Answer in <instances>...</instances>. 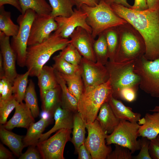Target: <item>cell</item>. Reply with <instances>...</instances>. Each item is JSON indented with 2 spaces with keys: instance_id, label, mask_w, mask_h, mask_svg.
Listing matches in <instances>:
<instances>
[{
  "instance_id": "cell-27",
  "label": "cell",
  "mask_w": 159,
  "mask_h": 159,
  "mask_svg": "<svg viewBox=\"0 0 159 159\" xmlns=\"http://www.w3.org/2000/svg\"><path fill=\"white\" fill-rule=\"evenodd\" d=\"M86 124L77 112L74 116L72 136L71 141L77 153L80 147L85 143Z\"/></svg>"
},
{
  "instance_id": "cell-42",
  "label": "cell",
  "mask_w": 159,
  "mask_h": 159,
  "mask_svg": "<svg viewBox=\"0 0 159 159\" xmlns=\"http://www.w3.org/2000/svg\"><path fill=\"white\" fill-rule=\"evenodd\" d=\"M37 146H29L27 150L22 153L19 157V159H42L41 154Z\"/></svg>"
},
{
  "instance_id": "cell-47",
  "label": "cell",
  "mask_w": 159,
  "mask_h": 159,
  "mask_svg": "<svg viewBox=\"0 0 159 159\" xmlns=\"http://www.w3.org/2000/svg\"><path fill=\"white\" fill-rule=\"evenodd\" d=\"M132 9L139 11L148 9L147 0H134L133 5L130 8Z\"/></svg>"
},
{
  "instance_id": "cell-6",
  "label": "cell",
  "mask_w": 159,
  "mask_h": 159,
  "mask_svg": "<svg viewBox=\"0 0 159 159\" xmlns=\"http://www.w3.org/2000/svg\"><path fill=\"white\" fill-rule=\"evenodd\" d=\"M135 60L122 62L108 61L105 65L109 75V80L112 90V96L117 99L120 91L128 87L137 88L140 79L134 72Z\"/></svg>"
},
{
  "instance_id": "cell-50",
  "label": "cell",
  "mask_w": 159,
  "mask_h": 159,
  "mask_svg": "<svg viewBox=\"0 0 159 159\" xmlns=\"http://www.w3.org/2000/svg\"><path fill=\"white\" fill-rule=\"evenodd\" d=\"M100 1L104 2L110 5L113 4H116L129 8H130L131 6L127 2V0H100Z\"/></svg>"
},
{
  "instance_id": "cell-13",
  "label": "cell",
  "mask_w": 159,
  "mask_h": 159,
  "mask_svg": "<svg viewBox=\"0 0 159 159\" xmlns=\"http://www.w3.org/2000/svg\"><path fill=\"white\" fill-rule=\"evenodd\" d=\"M54 18L50 15L36 14L33 21L28 42V46L42 42L50 37L57 28Z\"/></svg>"
},
{
  "instance_id": "cell-44",
  "label": "cell",
  "mask_w": 159,
  "mask_h": 159,
  "mask_svg": "<svg viewBox=\"0 0 159 159\" xmlns=\"http://www.w3.org/2000/svg\"><path fill=\"white\" fill-rule=\"evenodd\" d=\"M149 152L152 159H159V138L158 136L150 140Z\"/></svg>"
},
{
  "instance_id": "cell-7",
  "label": "cell",
  "mask_w": 159,
  "mask_h": 159,
  "mask_svg": "<svg viewBox=\"0 0 159 159\" xmlns=\"http://www.w3.org/2000/svg\"><path fill=\"white\" fill-rule=\"evenodd\" d=\"M134 71L140 78V88L152 97H159V59L149 60L143 56L135 60Z\"/></svg>"
},
{
  "instance_id": "cell-49",
  "label": "cell",
  "mask_w": 159,
  "mask_h": 159,
  "mask_svg": "<svg viewBox=\"0 0 159 159\" xmlns=\"http://www.w3.org/2000/svg\"><path fill=\"white\" fill-rule=\"evenodd\" d=\"M7 4L13 6L21 13V9L19 0H0V6Z\"/></svg>"
},
{
  "instance_id": "cell-29",
  "label": "cell",
  "mask_w": 159,
  "mask_h": 159,
  "mask_svg": "<svg viewBox=\"0 0 159 159\" xmlns=\"http://www.w3.org/2000/svg\"><path fill=\"white\" fill-rule=\"evenodd\" d=\"M21 9V14H24L29 9L38 15H50L52 7L46 0H19Z\"/></svg>"
},
{
  "instance_id": "cell-45",
  "label": "cell",
  "mask_w": 159,
  "mask_h": 159,
  "mask_svg": "<svg viewBox=\"0 0 159 159\" xmlns=\"http://www.w3.org/2000/svg\"><path fill=\"white\" fill-rule=\"evenodd\" d=\"M76 8L80 9L83 5L93 7L97 6L99 3L100 0H74Z\"/></svg>"
},
{
  "instance_id": "cell-18",
  "label": "cell",
  "mask_w": 159,
  "mask_h": 159,
  "mask_svg": "<svg viewBox=\"0 0 159 159\" xmlns=\"http://www.w3.org/2000/svg\"><path fill=\"white\" fill-rule=\"evenodd\" d=\"M73 113L62 108L61 105L58 106L53 114L55 120L54 126L49 131L41 135L38 142L48 139L52 133L60 129H72L74 116Z\"/></svg>"
},
{
  "instance_id": "cell-37",
  "label": "cell",
  "mask_w": 159,
  "mask_h": 159,
  "mask_svg": "<svg viewBox=\"0 0 159 159\" xmlns=\"http://www.w3.org/2000/svg\"><path fill=\"white\" fill-rule=\"evenodd\" d=\"M61 51L59 55L62 58L72 64L79 66L82 57L72 44L69 43Z\"/></svg>"
},
{
  "instance_id": "cell-33",
  "label": "cell",
  "mask_w": 159,
  "mask_h": 159,
  "mask_svg": "<svg viewBox=\"0 0 159 159\" xmlns=\"http://www.w3.org/2000/svg\"><path fill=\"white\" fill-rule=\"evenodd\" d=\"M98 36L94 44L96 62L105 65L108 62L109 58L108 47L104 32Z\"/></svg>"
},
{
  "instance_id": "cell-1",
  "label": "cell",
  "mask_w": 159,
  "mask_h": 159,
  "mask_svg": "<svg viewBox=\"0 0 159 159\" xmlns=\"http://www.w3.org/2000/svg\"><path fill=\"white\" fill-rule=\"evenodd\" d=\"M110 6L142 35L146 46L145 57L149 60L159 59V8L139 11L116 4Z\"/></svg>"
},
{
  "instance_id": "cell-25",
  "label": "cell",
  "mask_w": 159,
  "mask_h": 159,
  "mask_svg": "<svg viewBox=\"0 0 159 159\" xmlns=\"http://www.w3.org/2000/svg\"><path fill=\"white\" fill-rule=\"evenodd\" d=\"M61 90L59 85L48 90L42 100L43 111L52 116L56 108L61 105Z\"/></svg>"
},
{
  "instance_id": "cell-15",
  "label": "cell",
  "mask_w": 159,
  "mask_h": 159,
  "mask_svg": "<svg viewBox=\"0 0 159 159\" xmlns=\"http://www.w3.org/2000/svg\"><path fill=\"white\" fill-rule=\"evenodd\" d=\"M69 37L70 43L76 48L82 57L96 62L94 49L95 40L91 33L81 27H78Z\"/></svg>"
},
{
  "instance_id": "cell-14",
  "label": "cell",
  "mask_w": 159,
  "mask_h": 159,
  "mask_svg": "<svg viewBox=\"0 0 159 159\" xmlns=\"http://www.w3.org/2000/svg\"><path fill=\"white\" fill-rule=\"evenodd\" d=\"M87 14L81 9H74L73 14L68 17L59 16L54 18L58 27L56 31L63 38H67L78 27L92 33L91 27L87 22Z\"/></svg>"
},
{
  "instance_id": "cell-16",
  "label": "cell",
  "mask_w": 159,
  "mask_h": 159,
  "mask_svg": "<svg viewBox=\"0 0 159 159\" xmlns=\"http://www.w3.org/2000/svg\"><path fill=\"white\" fill-rule=\"evenodd\" d=\"M0 48L3 60L5 76L12 83L17 75L16 58L10 44L9 37L0 31Z\"/></svg>"
},
{
  "instance_id": "cell-21",
  "label": "cell",
  "mask_w": 159,
  "mask_h": 159,
  "mask_svg": "<svg viewBox=\"0 0 159 159\" xmlns=\"http://www.w3.org/2000/svg\"><path fill=\"white\" fill-rule=\"evenodd\" d=\"M37 77L42 100L47 92L58 87L59 85L52 66L44 65Z\"/></svg>"
},
{
  "instance_id": "cell-22",
  "label": "cell",
  "mask_w": 159,
  "mask_h": 159,
  "mask_svg": "<svg viewBox=\"0 0 159 159\" xmlns=\"http://www.w3.org/2000/svg\"><path fill=\"white\" fill-rule=\"evenodd\" d=\"M107 102L115 115L120 120L137 123L141 119L140 113L134 112L132 108L126 106L121 101L115 98L112 96Z\"/></svg>"
},
{
  "instance_id": "cell-38",
  "label": "cell",
  "mask_w": 159,
  "mask_h": 159,
  "mask_svg": "<svg viewBox=\"0 0 159 159\" xmlns=\"http://www.w3.org/2000/svg\"><path fill=\"white\" fill-rule=\"evenodd\" d=\"M19 103L13 95L7 99L0 101V123L5 124L9 114Z\"/></svg>"
},
{
  "instance_id": "cell-43",
  "label": "cell",
  "mask_w": 159,
  "mask_h": 159,
  "mask_svg": "<svg viewBox=\"0 0 159 159\" xmlns=\"http://www.w3.org/2000/svg\"><path fill=\"white\" fill-rule=\"evenodd\" d=\"M0 79L3 80L4 84L3 91L0 95V101H4L8 99L12 95V85L5 76Z\"/></svg>"
},
{
  "instance_id": "cell-40",
  "label": "cell",
  "mask_w": 159,
  "mask_h": 159,
  "mask_svg": "<svg viewBox=\"0 0 159 159\" xmlns=\"http://www.w3.org/2000/svg\"><path fill=\"white\" fill-rule=\"evenodd\" d=\"M137 88L128 87L124 88L119 92L117 98H120L129 102L134 101L136 99Z\"/></svg>"
},
{
  "instance_id": "cell-9",
  "label": "cell",
  "mask_w": 159,
  "mask_h": 159,
  "mask_svg": "<svg viewBox=\"0 0 159 159\" xmlns=\"http://www.w3.org/2000/svg\"><path fill=\"white\" fill-rule=\"evenodd\" d=\"M140 125L128 121L121 120L113 132L107 135L106 141L107 145L117 144L128 149L132 153L140 149V140L138 130Z\"/></svg>"
},
{
  "instance_id": "cell-8",
  "label": "cell",
  "mask_w": 159,
  "mask_h": 159,
  "mask_svg": "<svg viewBox=\"0 0 159 159\" xmlns=\"http://www.w3.org/2000/svg\"><path fill=\"white\" fill-rule=\"evenodd\" d=\"M36 14L34 11L29 9L19 15L17 19L19 26V31L16 35L11 38V45L16 54L17 63L21 67L25 66L28 40Z\"/></svg>"
},
{
  "instance_id": "cell-3",
  "label": "cell",
  "mask_w": 159,
  "mask_h": 159,
  "mask_svg": "<svg viewBox=\"0 0 159 159\" xmlns=\"http://www.w3.org/2000/svg\"><path fill=\"white\" fill-rule=\"evenodd\" d=\"M119 42L113 62L136 60L146 51L144 39L138 31L128 22L117 26Z\"/></svg>"
},
{
  "instance_id": "cell-34",
  "label": "cell",
  "mask_w": 159,
  "mask_h": 159,
  "mask_svg": "<svg viewBox=\"0 0 159 159\" xmlns=\"http://www.w3.org/2000/svg\"><path fill=\"white\" fill-rule=\"evenodd\" d=\"M24 100L25 104L30 108L33 117L34 118L37 117L39 115V108L35 84L31 80L29 81Z\"/></svg>"
},
{
  "instance_id": "cell-30",
  "label": "cell",
  "mask_w": 159,
  "mask_h": 159,
  "mask_svg": "<svg viewBox=\"0 0 159 159\" xmlns=\"http://www.w3.org/2000/svg\"><path fill=\"white\" fill-rule=\"evenodd\" d=\"M19 26L15 24L11 18V13L6 11L4 6H0V31L8 37H14L17 34Z\"/></svg>"
},
{
  "instance_id": "cell-17",
  "label": "cell",
  "mask_w": 159,
  "mask_h": 159,
  "mask_svg": "<svg viewBox=\"0 0 159 159\" xmlns=\"http://www.w3.org/2000/svg\"><path fill=\"white\" fill-rule=\"evenodd\" d=\"M14 115L3 126L10 130L15 127H23L27 129L35 122L34 118L30 108L22 102L19 103L15 108Z\"/></svg>"
},
{
  "instance_id": "cell-10",
  "label": "cell",
  "mask_w": 159,
  "mask_h": 159,
  "mask_svg": "<svg viewBox=\"0 0 159 159\" xmlns=\"http://www.w3.org/2000/svg\"><path fill=\"white\" fill-rule=\"evenodd\" d=\"M88 136L85 143L92 159H106L112 151L106 144V134L102 128L98 120L86 124Z\"/></svg>"
},
{
  "instance_id": "cell-39",
  "label": "cell",
  "mask_w": 159,
  "mask_h": 159,
  "mask_svg": "<svg viewBox=\"0 0 159 159\" xmlns=\"http://www.w3.org/2000/svg\"><path fill=\"white\" fill-rule=\"evenodd\" d=\"M132 153L127 148L115 144V148L107 156V159H132Z\"/></svg>"
},
{
  "instance_id": "cell-19",
  "label": "cell",
  "mask_w": 159,
  "mask_h": 159,
  "mask_svg": "<svg viewBox=\"0 0 159 159\" xmlns=\"http://www.w3.org/2000/svg\"><path fill=\"white\" fill-rule=\"evenodd\" d=\"M96 119L107 134L111 133L121 120L115 115L107 102L101 106Z\"/></svg>"
},
{
  "instance_id": "cell-51",
  "label": "cell",
  "mask_w": 159,
  "mask_h": 159,
  "mask_svg": "<svg viewBox=\"0 0 159 159\" xmlns=\"http://www.w3.org/2000/svg\"><path fill=\"white\" fill-rule=\"evenodd\" d=\"M148 9H156L159 8V0H147Z\"/></svg>"
},
{
  "instance_id": "cell-12",
  "label": "cell",
  "mask_w": 159,
  "mask_h": 159,
  "mask_svg": "<svg viewBox=\"0 0 159 159\" xmlns=\"http://www.w3.org/2000/svg\"><path fill=\"white\" fill-rule=\"evenodd\" d=\"M79 66L84 88L102 84L109 80L105 65L82 57Z\"/></svg>"
},
{
  "instance_id": "cell-48",
  "label": "cell",
  "mask_w": 159,
  "mask_h": 159,
  "mask_svg": "<svg viewBox=\"0 0 159 159\" xmlns=\"http://www.w3.org/2000/svg\"><path fill=\"white\" fill-rule=\"evenodd\" d=\"M14 158L12 153L0 143V159H11Z\"/></svg>"
},
{
  "instance_id": "cell-52",
  "label": "cell",
  "mask_w": 159,
  "mask_h": 159,
  "mask_svg": "<svg viewBox=\"0 0 159 159\" xmlns=\"http://www.w3.org/2000/svg\"><path fill=\"white\" fill-rule=\"evenodd\" d=\"M5 76L4 68L2 55L0 53V79Z\"/></svg>"
},
{
  "instance_id": "cell-4",
  "label": "cell",
  "mask_w": 159,
  "mask_h": 159,
  "mask_svg": "<svg viewBox=\"0 0 159 159\" xmlns=\"http://www.w3.org/2000/svg\"><path fill=\"white\" fill-rule=\"evenodd\" d=\"M112 95L109 80L102 84L84 88L78 100L77 112L86 124L96 119L101 106L108 102Z\"/></svg>"
},
{
  "instance_id": "cell-24",
  "label": "cell",
  "mask_w": 159,
  "mask_h": 159,
  "mask_svg": "<svg viewBox=\"0 0 159 159\" xmlns=\"http://www.w3.org/2000/svg\"><path fill=\"white\" fill-rule=\"evenodd\" d=\"M144 118V122L139 128V136L150 140L159 134V112H155L153 114L147 113Z\"/></svg>"
},
{
  "instance_id": "cell-41",
  "label": "cell",
  "mask_w": 159,
  "mask_h": 159,
  "mask_svg": "<svg viewBox=\"0 0 159 159\" xmlns=\"http://www.w3.org/2000/svg\"><path fill=\"white\" fill-rule=\"evenodd\" d=\"M140 140V149L139 153L133 158L135 159H152L149 153L150 140L145 137Z\"/></svg>"
},
{
  "instance_id": "cell-11",
  "label": "cell",
  "mask_w": 159,
  "mask_h": 159,
  "mask_svg": "<svg viewBox=\"0 0 159 159\" xmlns=\"http://www.w3.org/2000/svg\"><path fill=\"white\" fill-rule=\"evenodd\" d=\"M72 129H60L49 138L38 142L37 147L43 159H64L65 145L71 140Z\"/></svg>"
},
{
  "instance_id": "cell-26",
  "label": "cell",
  "mask_w": 159,
  "mask_h": 159,
  "mask_svg": "<svg viewBox=\"0 0 159 159\" xmlns=\"http://www.w3.org/2000/svg\"><path fill=\"white\" fill-rule=\"evenodd\" d=\"M55 71L57 82L61 90V107L73 112H77L78 100L70 92L61 74L58 72Z\"/></svg>"
},
{
  "instance_id": "cell-54",
  "label": "cell",
  "mask_w": 159,
  "mask_h": 159,
  "mask_svg": "<svg viewBox=\"0 0 159 159\" xmlns=\"http://www.w3.org/2000/svg\"><path fill=\"white\" fill-rule=\"evenodd\" d=\"M150 111L152 112H159V106H156L153 109L150 110Z\"/></svg>"
},
{
  "instance_id": "cell-46",
  "label": "cell",
  "mask_w": 159,
  "mask_h": 159,
  "mask_svg": "<svg viewBox=\"0 0 159 159\" xmlns=\"http://www.w3.org/2000/svg\"><path fill=\"white\" fill-rule=\"evenodd\" d=\"M77 153L78 159H92V157L84 143L79 148Z\"/></svg>"
},
{
  "instance_id": "cell-28",
  "label": "cell",
  "mask_w": 159,
  "mask_h": 159,
  "mask_svg": "<svg viewBox=\"0 0 159 159\" xmlns=\"http://www.w3.org/2000/svg\"><path fill=\"white\" fill-rule=\"evenodd\" d=\"M52 8L50 15L53 18L62 16L68 17L74 12L75 6L74 0H48Z\"/></svg>"
},
{
  "instance_id": "cell-2",
  "label": "cell",
  "mask_w": 159,
  "mask_h": 159,
  "mask_svg": "<svg viewBox=\"0 0 159 159\" xmlns=\"http://www.w3.org/2000/svg\"><path fill=\"white\" fill-rule=\"evenodd\" d=\"M69 43V40L55 31L44 41L28 46L25 66L29 71V76L37 77L51 56Z\"/></svg>"
},
{
  "instance_id": "cell-23",
  "label": "cell",
  "mask_w": 159,
  "mask_h": 159,
  "mask_svg": "<svg viewBox=\"0 0 159 159\" xmlns=\"http://www.w3.org/2000/svg\"><path fill=\"white\" fill-rule=\"evenodd\" d=\"M24 137L15 134L0 126V138L2 142L7 146L15 155L19 157L24 148L23 139Z\"/></svg>"
},
{
  "instance_id": "cell-20",
  "label": "cell",
  "mask_w": 159,
  "mask_h": 159,
  "mask_svg": "<svg viewBox=\"0 0 159 159\" xmlns=\"http://www.w3.org/2000/svg\"><path fill=\"white\" fill-rule=\"evenodd\" d=\"M51 117H42L38 121L30 125L23 139L24 147L32 145L37 146L42 133L51 122Z\"/></svg>"
},
{
  "instance_id": "cell-31",
  "label": "cell",
  "mask_w": 159,
  "mask_h": 159,
  "mask_svg": "<svg viewBox=\"0 0 159 159\" xmlns=\"http://www.w3.org/2000/svg\"><path fill=\"white\" fill-rule=\"evenodd\" d=\"M60 74L65 82L70 92L78 101L84 88L80 72L72 75Z\"/></svg>"
},
{
  "instance_id": "cell-35",
  "label": "cell",
  "mask_w": 159,
  "mask_h": 159,
  "mask_svg": "<svg viewBox=\"0 0 159 159\" xmlns=\"http://www.w3.org/2000/svg\"><path fill=\"white\" fill-rule=\"evenodd\" d=\"M103 32L108 47L109 61L113 62L119 42L117 26L109 28Z\"/></svg>"
},
{
  "instance_id": "cell-55",
  "label": "cell",
  "mask_w": 159,
  "mask_h": 159,
  "mask_svg": "<svg viewBox=\"0 0 159 159\" xmlns=\"http://www.w3.org/2000/svg\"><path fill=\"white\" fill-rule=\"evenodd\" d=\"M158 137L159 138V134L158 136Z\"/></svg>"
},
{
  "instance_id": "cell-32",
  "label": "cell",
  "mask_w": 159,
  "mask_h": 159,
  "mask_svg": "<svg viewBox=\"0 0 159 159\" xmlns=\"http://www.w3.org/2000/svg\"><path fill=\"white\" fill-rule=\"evenodd\" d=\"M29 71L23 74H18L12 84L13 95L19 103L24 100L26 91L28 84Z\"/></svg>"
},
{
  "instance_id": "cell-36",
  "label": "cell",
  "mask_w": 159,
  "mask_h": 159,
  "mask_svg": "<svg viewBox=\"0 0 159 159\" xmlns=\"http://www.w3.org/2000/svg\"><path fill=\"white\" fill-rule=\"evenodd\" d=\"M54 63L52 67L55 71L60 74L72 75L80 72V66L72 64L66 61L59 55L53 58Z\"/></svg>"
},
{
  "instance_id": "cell-53",
  "label": "cell",
  "mask_w": 159,
  "mask_h": 159,
  "mask_svg": "<svg viewBox=\"0 0 159 159\" xmlns=\"http://www.w3.org/2000/svg\"><path fill=\"white\" fill-rule=\"evenodd\" d=\"M0 95L2 94L4 88V84L3 80L0 79Z\"/></svg>"
},
{
  "instance_id": "cell-5",
  "label": "cell",
  "mask_w": 159,
  "mask_h": 159,
  "mask_svg": "<svg viewBox=\"0 0 159 159\" xmlns=\"http://www.w3.org/2000/svg\"><path fill=\"white\" fill-rule=\"evenodd\" d=\"M81 9L87 14V22L92 29L91 34L94 39L109 28L127 22L117 15L110 5L103 1L93 7L83 5Z\"/></svg>"
}]
</instances>
